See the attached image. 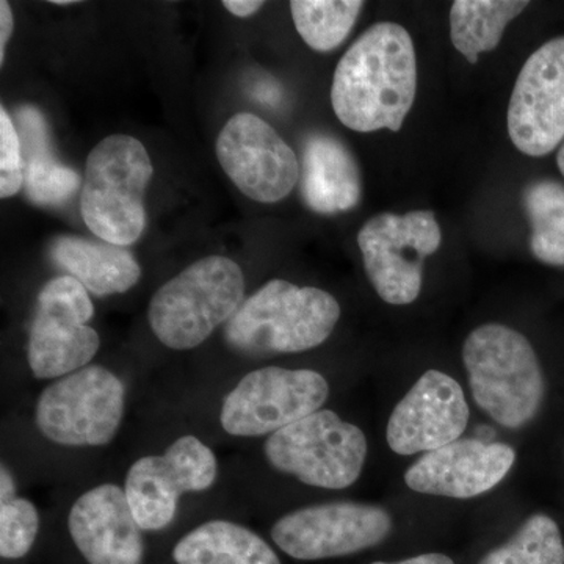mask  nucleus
Wrapping results in <instances>:
<instances>
[{"instance_id": "f257e3e1", "label": "nucleus", "mask_w": 564, "mask_h": 564, "mask_svg": "<svg viewBox=\"0 0 564 564\" xmlns=\"http://www.w3.org/2000/svg\"><path fill=\"white\" fill-rule=\"evenodd\" d=\"M415 91L417 58L410 32L395 22H378L337 63L333 110L351 131L399 132Z\"/></svg>"}, {"instance_id": "f03ea898", "label": "nucleus", "mask_w": 564, "mask_h": 564, "mask_svg": "<svg viewBox=\"0 0 564 564\" xmlns=\"http://www.w3.org/2000/svg\"><path fill=\"white\" fill-rule=\"evenodd\" d=\"M463 361L475 403L505 429H521L540 413L545 380L524 334L486 323L467 336Z\"/></svg>"}, {"instance_id": "7ed1b4c3", "label": "nucleus", "mask_w": 564, "mask_h": 564, "mask_svg": "<svg viewBox=\"0 0 564 564\" xmlns=\"http://www.w3.org/2000/svg\"><path fill=\"white\" fill-rule=\"evenodd\" d=\"M339 318L332 293L273 280L245 300L226 323L225 336L243 355L302 352L325 343Z\"/></svg>"}, {"instance_id": "20e7f679", "label": "nucleus", "mask_w": 564, "mask_h": 564, "mask_svg": "<svg viewBox=\"0 0 564 564\" xmlns=\"http://www.w3.org/2000/svg\"><path fill=\"white\" fill-rule=\"evenodd\" d=\"M245 302L242 269L225 256H209L182 270L152 296L148 321L165 347H199L231 321Z\"/></svg>"}, {"instance_id": "39448f33", "label": "nucleus", "mask_w": 564, "mask_h": 564, "mask_svg": "<svg viewBox=\"0 0 564 564\" xmlns=\"http://www.w3.org/2000/svg\"><path fill=\"white\" fill-rule=\"evenodd\" d=\"M152 173L147 148L131 135L115 133L93 148L85 163L80 214L102 242L124 248L140 239Z\"/></svg>"}, {"instance_id": "423d86ee", "label": "nucleus", "mask_w": 564, "mask_h": 564, "mask_svg": "<svg viewBox=\"0 0 564 564\" xmlns=\"http://www.w3.org/2000/svg\"><path fill=\"white\" fill-rule=\"evenodd\" d=\"M367 437L359 426L329 410L315 411L273 433L265 443L267 462L304 485L350 488L361 477Z\"/></svg>"}, {"instance_id": "0eeeda50", "label": "nucleus", "mask_w": 564, "mask_h": 564, "mask_svg": "<svg viewBox=\"0 0 564 564\" xmlns=\"http://www.w3.org/2000/svg\"><path fill=\"white\" fill-rule=\"evenodd\" d=\"M126 389L101 366H88L58 378L41 392L35 422L51 443L66 447H102L120 430Z\"/></svg>"}, {"instance_id": "6e6552de", "label": "nucleus", "mask_w": 564, "mask_h": 564, "mask_svg": "<svg viewBox=\"0 0 564 564\" xmlns=\"http://www.w3.org/2000/svg\"><path fill=\"white\" fill-rule=\"evenodd\" d=\"M443 242L440 223L430 210L380 214L358 232L359 250L370 284L383 302L404 306L417 300L423 262Z\"/></svg>"}, {"instance_id": "1a4fd4ad", "label": "nucleus", "mask_w": 564, "mask_h": 564, "mask_svg": "<svg viewBox=\"0 0 564 564\" xmlns=\"http://www.w3.org/2000/svg\"><path fill=\"white\" fill-rule=\"evenodd\" d=\"M87 289L73 276L54 278L41 289L29 334L28 361L33 377L58 380L85 369L101 347Z\"/></svg>"}, {"instance_id": "9d476101", "label": "nucleus", "mask_w": 564, "mask_h": 564, "mask_svg": "<svg viewBox=\"0 0 564 564\" xmlns=\"http://www.w3.org/2000/svg\"><path fill=\"white\" fill-rule=\"evenodd\" d=\"M328 395V381L315 370L262 367L245 375L228 393L221 426L236 437L272 436L321 411Z\"/></svg>"}, {"instance_id": "9b49d317", "label": "nucleus", "mask_w": 564, "mask_h": 564, "mask_svg": "<svg viewBox=\"0 0 564 564\" xmlns=\"http://www.w3.org/2000/svg\"><path fill=\"white\" fill-rule=\"evenodd\" d=\"M218 475L217 456L192 434L177 437L165 454L137 459L126 477L124 492L141 530L172 524L182 494L203 492Z\"/></svg>"}, {"instance_id": "f8f14e48", "label": "nucleus", "mask_w": 564, "mask_h": 564, "mask_svg": "<svg viewBox=\"0 0 564 564\" xmlns=\"http://www.w3.org/2000/svg\"><path fill=\"white\" fill-rule=\"evenodd\" d=\"M392 530L384 508L359 502H329L282 516L272 529L274 544L295 560L315 562L356 554L383 543Z\"/></svg>"}, {"instance_id": "ddd939ff", "label": "nucleus", "mask_w": 564, "mask_h": 564, "mask_svg": "<svg viewBox=\"0 0 564 564\" xmlns=\"http://www.w3.org/2000/svg\"><path fill=\"white\" fill-rule=\"evenodd\" d=\"M221 169L252 202L273 204L291 195L300 181L299 159L269 122L237 113L217 139Z\"/></svg>"}, {"instance_id": "4468645a", "label": "nucleus", "mask_w": 564, "mask_h": 564, "mask_svg": "<svg viewBox=\"0 0 564 564\" xmlns=\"http://www.w3.org/2000/svg\"><path fill=\"white\" fill-rule=\"evenodd\" d=\"M508 133L530 158L564 140V36L544 43L522 66L508 106Z\"/></svg>"}, {"instance_id": "2eb2a0df", "label": "nucleus", "mask_w": 564, "mask_h": 564, "mask_svg": "<svg viewBox=\"0 0 564 564\" xmlns=\"http://www.w3.org/2000/svg\"><path fill=\"white\" fill-rule=\"evenodd\" d=\"M469 423V404L451 375L429 370L389 417L386 440L395 454H429L455 443Z\"/></svg>"}, {"instance_id": "dca6fc26", "label": "nucleus", "mask_w": 564, "mask_h": 564, "mask_svg": "<svg viewBox=\"0 0 564 564\" xmlns=\"http://www.w3.org/2000/svg\"><path fill=\"white\" fill-rule=\"evenodd\" d=\"M514 462L511 445L477 437L458 440L419 458L404 474V481L415 492L473 499L496 488Z\"/></svg>"}, {"instance_id": "f3484780", "label": "nucleus", "mask_w": 564, "mask_h": 564, "mask_svg": "<svg viewBox=\"0 0 564 564\" xmlns=\"http://www.w3.org/2000/svg\"><path fill=\"white\" fill-rule=\"evenodd\" d=\"M68 530L88 564H143L141 527L120 486L104 484L82 494L70 507Z\"/></svg>"}, {"instance_id": "a211bd4d", "label": "nucleus", "mask_w": 564, "mask_h": 564, "mask_svg": "<svg viewBox=\"0 0 564 564\" xmlns=\"http://www.w3.org/2000/svg\"><path fill=\"white\" fill-rule=\"evenodd\" d=\"M302 196L317 214L350 210L361 199V174L350 150L328 133H313L304 143Z\"/></svg>"}, {"instance_id": "6ab92c4d", "label": "nucleus", "mask_w": 564, "mask_h": 564, "mask_svg": "<svg viewBox=\"0 0 564 564\" xmlns=\"http://www.w3.org/2000/svg\"><path fill=\"white\" fill-rule=\"evenodd\" d=\"M51 258L68 276L99 296L128 292L141 276L139 262L126 248L84 237H57Z\"/></svg>"}, {"instance_id": "aec40b11", "label": "nucleus", "mask_w": 564, "mask_h": 564, "mask_svg": "<svg viewBox=\"0 0 564 564\" xmlns=\"http://www.w3.org/2000/svg\"><path fill=\"white\" fill-rule=\"evenodd\" d=\"M18 117L28 198L39 206H61L79 188L80 176L52 154L46 121L40 110L25 106L18 111Z\"/></svg>"}, {"instance_id": "412c9836", "label": "nucleus", "mask_w": 564, "mask_h": 564, "mask_svg": "<svg viewBox=\"0 0 564 564\" xmlns=\"http://www.w3.org/2000/svg\"><path fill=\"white\" fill-rule=\"evenodd\" d=\"M177 564H281L258 533L231 521H209L182 536L173 549Z\"/></svg>"}, {"instance_id": "4be33fe9", "label": "nucleus", "mask_w": 564, "mask_h": 564, "mask_svg": "<svg viewBox=\"0 0 564 564\" xmlns=\"http://www.w3.org/2000/svg\"><path fill=\"white\" fill-rule=\"evenodd\" d=\"M529 7L521 0H456L451 10V39L469 63L496 50L505 29Z\"/></svg>"}, {"instance_id": "5701e85b", "label": "nucleus", "mask_w": 564, "mask_h": 564, "mask_svg": "<svg viewBox=\"0 0 564 564\" xmlns=\"http://www.w3.org/2000/svg\"><path fill=\"white\" fill-rule=\"evenodd\" d=\"M361 0H293L291 11L296 32L311 50H336L350 35L361 13Z\"/></svg>"}, {"instance_id": "b1692460", "label": "nucleus", "mask_w": 564, "mask_h": 564, "mask_svg": "<svg viewBox=\"0 0 564 564\" xmlns=\"http://www.w3.org/2000/svg\"><path fill=\"white\" fill-rule=\"evenodd\" d=\"M524 204L532 239L530 248L538 261L564 267V187L558 182H533L525 188Z\"/></svg>"}, {"instance_id": "393cba45", "label": "nucleus", "mask_w": 564, "mask_h": 564, "mask_svg": "<svg viewBox=\"0 0 564 564\" xmlns=\"http://www.w3.org/2000/svg\"><path fill=\"white\" fill-rule=\"evenodd\" d=\"M478 564H564L562 532L547 514L530 516L510 541Z\"/></svg>"}, {"instance_id": "a878e982", "label": "nucleus", "mask_w": 564, "mask_h": 564, "mask_svg": "<svg viewBox=\"0 0 564 564\" xmlns=\"http://www.w3.org/2000/svg\"><path fill=\"white\" fill-rule=\"evenodd\" d=\"M40 530V514L35 505L24 497H14L0 503V555L20 560L31 552Z\"/></svg>"}, {"instance_id": "bb28decb", "label": "nucleus", "mask_w": 564, "mask_h": 564, "mask_svg": "<svg viewBox=\"0 0 564 564\" xmlns=\"http://www.w3.org/2000/svg\"><path fill=\"white\" fill-rule=\"evenodd\" d=\"M24 185V154L20 132L6 107L0 109V196L17 195Z\"/></svg>"}, {"instance_id": "cd10ccee", "label": "nucleus", "mask_w": 564, "mask_h": 564, "mask_svg": "<svg viewBox=\"0 0 564 564\" xmlns=\"http://www.w3.org/2000/svg\"><path fill=\"white\" fill-rule=\"evenodd\" d=\"M13 13H11L9 2L2 0L0 2V65L6 62L7 43L11 39V33H13Z\"/></svg>"}, {"instance_id": "c85d7f7f", "label": "nucleus", "mask_w": 564, "mask_h": 564, "mask_svg": "<svg viewBox=\"0 0 564 564\" xmlns=\"http://www.w3.org/2000/svg\"><path fill=\"white\" fill-rule=\"evenodd\" d=\"M223 7L237 18H250L262 9L263 2L258 0H225Z\"/></svg>"}, {"instance_id": "c756f323", "label": "nucleus", "mask_w": 564, "mask_h": 564, "mask_svg": "<svg viewBox=\"0 0 564 564\" xmlns=\"http://www.w3.org/2000/svg\"><path fill=\"white\" fill-rule=\"evenodd\" d=\"M17 496V481L9 467L2 464V473H0V503L14 499Z\"/></svg>"}, {"instance_id": "7c9ffc66", "label": "nucleus", "mask_w": 564, "mask_h": 564, "mask_svg": "<svg viewBox=\"0 0 564 564\" xmlns=\"http://www.w3.org/2000/svg\"><path fill=\"white\" fill-rule=\"evenodd\" d=\"M372 564H455V563H454V560L448 558L447 555L425 554V555L414 556V558L403 560V562H399V563L377 562V563H372Z\"/></svg>"}, {"instance_id": "2f4dec72", "label": "nucleus", "mask_w": 564, "mask_h": 564, "mask_svg": "<svg viewBox=\"0 0 564 564\" xmlns=\"http://www.w3.org/2000/svg\"><path fill=\"white\" fill-rule=\"evenodd\" d=\"M556 163H558L560 172H562L564 176V143L563 147L560 148L558 155H556Z\"/></svg>"}, {"instance_id": "473e14b6", "label": "nucleus", "mask_w": 564, "mask_h": 564, "mask_svg": "<svg viewBox=\"0 0 564 564\" xmlns=\"http://www.w3.org/2000/svg\"><path fill=\"white\" fill-rule=\"evenodd\" d=\"M51 3H54V6H73L74 0H52Z\"/></svg>"}]
</instances>
